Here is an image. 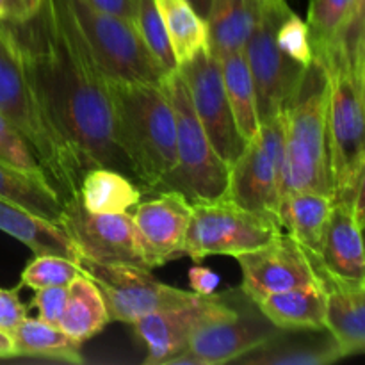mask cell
Here are the masks:
<instances>
[{
    "label": "cell",
    "mask_w": 365,
    "mask_h": 365,
    "mask_svg": "<svg viewBox=\"0 0 365 365\" xmlns=\"http://www.w3.org/2000/svg\"><path fill=\"white\" fill-rule=\"evenodd\" d=\"M7 27L43 106L68 141L91 168H110L134 180L116 141L107 77L86 45L70 0H43L34 16Z\"/></svg>",
    "instance_id": "6da1fadb"
},
{
    "label": "cell",
    "mask_w": 365,
    "mask_h": 365,
    "mask_svg": "<svg viewBox=\"0 0 365 365\" xmlns=\"http://www.w3.org/2000/svg\"><path fill=\"white\" fill-rule=\"evenodd\" d=\"M0 113L31 145L63 203L77 200L82 178L91 166L50 118L4 21H0Z\"/></svg>",
    "instance_id": "7a4b0ae2"
},
{
    "label": "cell",
    "mask_w": 365,
    "mask_h": 365,
    "mask_svg": "<svg viewBox=\"0 0 365 365\" xmlns=\"http://www.w3.org/2000/svg\"><path fill=\"white\" fill-rule=\"evenodd\" d=\"M114 132L143 195H155L177 164L175 113L163 84L107 78Z\"/></svg>",
    "instance_id": "3957f363"
},
{
    "label": "cell",
    "mask_w": 365,
    "mask_h": 365,
    "mask_svg": "<svg viewBox=\"0 0 365 365\" xmlns=\"http://www.w3.org/2000/svg\"><path fill=\"white\" fill-rule=\"evenodd\" d=\"M330 78L324 64L312 57L303 68L282 109L284 159L280 196L310 191L334 198L330 146H328Z\"/></svg>",
    "instance_id": "277c9868"
},
{
    "label": "cell",
    "mask_w": 365,
    "mask_h": 365,
    "mask_svg": "<svg viewBox=\"0 0 365 365\" xmlns=\"http://www.w3.org/2000/svg\"><path fill=\"white\" fill-rule=\"evenodd\" d=\"M314 57L324 64L330 78L328 146L334 200L351 209L356 187L362 184L365 177V73L356 71L337 46H330Z\"/></svg>",
    "instance_id": "5b68a950"
},
{
    "label": "cell",
    "mask_w": 365,
    "mask_h": 365,
    "mask_svg": "<svg viewBox=\"0 0 365 365\" xmlns=\"http://www.w3.org/2000/svg\"><path fill=\"white\" fill-rule=\"evenodd\" d=\"M160 84L175 113L177 164L163 182L159 191H177L191 203L223 198L228 189L230 168L217 155L212 143L207 138L192 109L184 78L178 70H173L166 73Z\"/></svg>",
    "instance_id": "8992f818"
},
{
    "label": "cell",
    "mask_w": 365,
    "mask_h": 365,
    "mask_svg": "<svg viewBox=\"0 0 365 365\" xmlns=\"http://www.w3.org/2000/svg\"><path fill=\"white\" fill-rule=\"evenodd\" d=\"M280 234L277 217L245 209L227 196L192 203L184 257L195 262L212 255L237 259L242 253L267 245Z\"/></svg>",
    "instance_id": "52a82bcc"
},
{
    "label": "cell",
    "mask_w": 365,
    "mask_h": 365,
    "mask_svg": "<svg viewBox=\"0 0 365 365\" xmlns=\"http://www.w3.org/2000/svg\"><path fill=\"white\" fill-rule=\"evenodd\" d=\"M89 52L107 78L160 84L168 71L152 56L134 21L106 13L86 0H70Z\"/></svg>",
    "instance_id": "ba28073f"
},
{
    "label": "cell",
    "mask_w": 365,
    "mask_h": 365,
    "mask_svg": "<svg viewBox=\"0 0 365 365\" xmlns=\"http://www.w3.org/2000/svg\"><path fill=\"white\" fill-rule=\"evenodd\" d=\"M289 11L285 0H262L259 18L242 48L255 84L260 123L282 113L303 71L277 43V29Z\"/></svg>",
    "instance_id": "9c48e42d"
},
{
    "label": "cell",
    "mask_w": 365,
    "mask_h": 365,
    "mask_svg": "<svg viewBox=\"0 0 365 365\" xmlns=\"http://www.w3.org/2000/svg\"><path fill=\"white\" fill-rule=\"evenodd\" d=\"M78 269L102 292L110 321L134 324L143 316L168 307L182 305L196 296L192 291L171 287L152 277V271L125 264H102L86 257L77 259Z\"/></svg>",
    "instance_id": "30bf717a"
},
{
    "label": "cell",
    "mask_w": 365,
    "mask_h": 365,
    "mask_svg": "<svg viewBox=\"0 0 365 365\" xmlns=\"http://www.w3.org/2000/svg\"><path fill=\"white\" fill-rule=\"evenodd\" d=\"M284 159V118L282 113L260 123L230 166L227 198L253 212L277 217Z\"/></svg>",
    "instance_id": "8fae6325"
},
{
    "label": "cell",
    "mask_w": 365,
    "mask_h": 365,
    "mask_svg": "<svg viewBox=\"0 0 365 365\" xmlns=\"http://www.w3.org/2000/svg\"><path fill=\"white\" fill-rule=\"evenodd\" d=\"M278 328L241 289L230 292L228 305L207 319L189 339L187 351L202 365L232 364L278 334Z\"/></svg>",
    "instance_id": "7c38bea8"
},
{
    "label": "cell",
    "mask_w": 365,
    "mask_h": 365,
    "mask_svg": "<svg viewBox=\"0 0 365 365\" xmlns=\"http://www.w3.org/2000/svg\"><path fill=\"white\" fill-rule=\"evenodd\" d=\"M177 70L184 78L192 109L207 138L210 139L217 155L230 168L246 143L235 127L234 114L225 91L220 59L214 56L210 46H205L189 61L178 64Z\"/></svg>",
    "instance_id": "4fadbf2b"
},
{
    "label": "cell",
    "mask_w": 365,
    "mask_h": 365,
    "mask_svg": "<svg viewBox=\"0 0 365 365\" xmlns=\"http://www.w3.org/2000/svg\"><path fill=\"white\" fill-rule=\"evenodd\" d=\"M78 257L102 264H125L148 269L130 212L93 214L77 200L64 203L59 225Z\"/></svg>",
    "instance_id": "5bb4252c"
},
{
    "label": "cell",
    "mask_w": 365,
    "mask_h": 365,
    "mask_svg": "<svg viewBox=\"0 0 365 365\" xmlns=\"http://www.w3.org/2000/svg\"><path fill=\"white\" fill-rule=\"evenodd\" d=\"M237 262L242 273L239 289L253 303H259L274 292L319 284L316 257L303 250L285 232L267 245L239 255Z\"/></svg>",
    "instance_id": "9a60e30c"
},
{
    "label": "cell",
    "mask_w": 365,
    "mask_h": 365,
    "mask_svg": "<svg viewBox=\"0 0 365 365\" xmlns=\"http://www.w3.org/2000/svg\"><path fill=\"white\" fill-rule=\"evenodd\" d=\"M230 292H214L210 296H196L182 305L155 310L132 327L148 349L146 365H166L168 360L187 349L189 339L196 330L228 305Z\"/></svg>",
    "instance_id": "2e32d148"
},
{
    "label": "cell",
    "mask_w": 365,
    "mask_h": 365,
    "mask_svg": "<svg viewBox=\"0 0 365 365\" xmlns=\"http://www.w3.org/2000/svg\"><path fill=\"white\" fill-rule=\"evenodd\" d=\"M132 214L150 271L184 257L192 203L177 191H159Z\"/></svg>",
    "instance_id": "e0dca14e"
},
{
    "label": "cell",
    "mask_w": 365,
    "mask_h": 365,
    "mask_svg": "<svg viewBox=\"0 0 365 365\" xmlns=\"http://www.w3.org/2000/svg\"><path fill=\"white\" fill-rule=\"evenodd\" d=\"M316 267L327 298L324 328L341 346L346 359L360 355L365 349V282L330 273L317 257Z\"/></svg>",
    "instance_id": "ac0fdd59"
},
{
    "label": "cell",
    "mask_w": 365,
    "mask_h": 365,
    "mask_svg": "<svg viewBox=\"0 0 365 365\" xmlns=\"http://www.w3.org/2000/svg\"><path fill=\"white\" fill-rule=\"evenodd\" d=\"M342 359L344 353L328 330H280L235 364L330 365Z\"/></svg>",
    "instance_id": "d6986e66"
},
{
    "label": "cell",
    "mask_w": 365,
    "mask_h": 365,
    "mask_svg": "<svg viewBox=\"0 0 365 365\" xmlns=\"http://www.w3.org/2000/svg\"><path fill=\"white\" fill-rule=\"evenodd\" d=\"M331 209V196L310 191L287 192L278 200L277 220L282 232L294 239L310 255L319 257Z\"/></svg>",
    "instance_id": "ffe728a7"
},
{
    "label": "cell",
    "mask_w": 365,
    "mask_h": 365,
    "mask_svg": "<svg viewBox=\"0 0 365 365\" xmlns=\"http://www.w3.org/2000/svg\"><path fill=\"white\" fill-rule=\"evenodd\" d=\"M319 262L337 277L365 282L362 228L353 217L351 209L342 202L334 200Z\"/></svg>",
    "instance_id": "44dd1931"
},
{
    "label": "cell",
    "mask_w": 365,
    "mask_h": 365,
    "mask_svg": "<svg viewBox=\"0 0 365 365\" xmlns=\"http://www.w3.org/2000/svg\"><path fill=\"white\" fill-rule=\"evenodd\" d=\"M0 230L31 248L36 255H59L77 262L78 252L66 232L52 221L29 212L0 196Z\"/></svg>",
    "instance_id": "7402d4cb"
},
{
    "label": "cell",
    "mask_w": 365,
    "mask_h": 365,
    "mask_svg": "<svg viewBox=\"0 0 365 365\" xmlns=\"http://www.w3.org/2000/svg\"><path fill=\"white\" fill-rule=\"evenodd\" d=\"M255 305L278 330H327V298L321 280L319 284L274 292Z\"/></svg>",
    "instance_id": "603a6c76"
},
{
    "label": "cell",
    "mask_w": 365,
    "mask_h": 365,
    "mask_svg": "<svg viewBox=\"0 0 365 365\" xmlns=\"http://www.w3.org/2000/svg\"><path fill=\"white\" fill-rule=\"evenodd\" d=\"M262 0H210L207 11L209 46L220 57L245 48Z\"/></svg>",
    "instance_id": "cb8c5ba5"
},
{
    "label": "cell",
    "mask_w": 365,
    "mask_h": 365,
    "mask_svg": "<svg viewBox=\"0 0 365 365\" xmlns=\"http://www.w3.org/2000/svg\"><path fill=\"white\" fill-rule=\"evenodd\" d=\"M0 196L29 212L61 225L64 203L45 175L31 173L0 159Z\"/></svg>",
    "instance_id": "d4e9b609"
},
{
    "label": "cell",
    "mask_w": 365,
    "mask_h": 365,
    "mask_svg": "<svg viewBox=\"0 0 365 365\" xmlns=\"http://www.w3.org/2000/svg\"><path fill=\"white\" fill-rule=\"evenodd\" d=\"M143 200L138 182L110 168L96 166L84 175L78 202L88 212L120 214L134 209Z\"/></svg>",
    "instance_id": "484cf974"
},
{
    "label": "cell",
    "mask_w": 365,
    "mask_h": 365,
    "mask_svg": "<svg viewBox=\"0 0 365 365\" xmlns=\"http://www.w3.org/2000/svg\"><path fill=\"white\" fill-rule=\"evenodd\" d=\"M110 323L102 292L84 274L68 285V299L59 328L77 342H86Z\"/></svg>",
    "instance_id": "4316f807"
},
{
    "label": "cell",
    "mask_w": 365,
    "mask_h": 365,
    "mask_svg": "<svg viewBox=\"0 0 365 365\" xmlns=\"http://www.w3.org/2000/svg\"><path fill=\"white\" fill-rule=\"evenodd\" d=\"M220 66L235 127L242 141L248 143L259 132L260 120L259 110H257L255 84H253L245 52L237 50V52L220 57Z\"/></svg>",
    "instance_id": "83f0119b"
},
{
    "label": "cell",
    "mask_w": 365,
    "mask_h": 365,
    "mask_svg": "<svg viewBox=\"0 0 365 365\" xmlns=\"http://www.w3.org/2000/svg\"><path fill=\"white\" fill-rule=\"evenodd\" d=\"M14 356L52 360V362L82 364L81 342L64 334L59 327L43 323L41 319L25 317L11 334Z\"/></svg>",
    "instance_id": "f1b7e54d"
},
{
    "label": "cell",
    "mask_w": 365,
    "mask_h": 365,
    "mask_svg": "<svg viewBox=\"0 0 365 365\" xmlns=\"http://www.w3.org/2000/svg\"><path fill=\"white\" fill-rule=\"evenodd\" d=\"M155 6L163 18L177 66L209 46L205 18L189 0H155Z\"/></svg>",
    "instance_id": "f546056e"
},
{
    "label": "cell",
    "mask_w": 365,
    "mask_h": 365,
    "mask_svg": "<svg viewBox=\"0 0 365 365\" xmlns=\"http://www.w3.org/2000/svg\"><path fill=\"white\" fill-rule=\"evenodd\" d=\"M351 0H310L307 29H309L312 56L323 53L335 41L339 29L344 24Z\"/></svg>",
    "instance_id": "4dcf8cb0"
},
{
    "label": "cell",
    "mask_w": 365,
    "mask_h": 365,
    "mask_svg": "<svg viewBox=\"0 0 365 365\" xmlns=\"http://www.w3.org/2000/svg\"><path fill=\"white\" fill-rule=\"evenodd\" d=\"M134 25L145 45L152 52V56L159 61L160 66L168 73L177 70V61H175L173 50H171L170 39H168L166 29H164L155 0H138Z\"/></svg>",
    "instance_id": "1f68e13d"
},
{
    "label": "cell",
    "mask_w": 365,
    "mask_h": 365,
    "mask_svg": "<svg viewBox=\"0 0 365 365\" xmlns=\"http://www.w3.org/2000/svg\"><path fill=\"white\" fill-rule=\"evenodd\" d=\"M81 274L75 260L59 255H36L21 271V285L38 291L53 285H70Z\"/></svg>",
    "instance_id": "d6a6232c"
},
{
    "label": "cell",
    "mask_w": 365,
    "mask_h": 365,
    "mask_svg": "<svg viewBox=\"0 0 365 365\" xmlns=\"http://www.w3.org/2000/svg\"><path fill=\"white\" fill-rule=\"evenodd\" d=\"M277 43L282 52L291 61L298 63L299 66H309V63L312 61L314 56L309 29H307L305 21L292 11H289L284 20L280 21V25H278Z\"/></svg>",
    "instance_id": "836d02e7"
},
{
    "label": "cell",
    "mask_w": 365,
    "mask_h": 365,
    "mask_svg": "<svg viewBox=\"0 0 365 365\" xmlns=\"http://www.w3.org/2000/svg\"><path fill=\"white\" fill-rule=\"evenodd\" d=\"M0 159L31 173L45 175L31 145L2 113H0Z\"/></svg>",
    "instance_id": "e575fe53"
},
{
    "label": "cell",
    "mask_w": 365,
    "mask_h": 365,
    "mask_svg": "<svg viewBox=\"0 0 365 365\" xmlns=\"http://www.w3.org/2000/svg\"><path fill=\"white\" fill-rule=\"evenodd\" d=\"M66 299V285H53V287L38 289L34 294V299H32V305L38 309V319H41L46 324H52V327H59Z\"/></svg>",
    "instance_id": "d590c367"
},
{
    "label": "cell",
    "mask_w": 365,
    "mask_h": 365,
    "mask_svg": "<svg viewBox=\"0 0 365 365\" xmlns=\"http://www.w3.org/2000/svg\"><path fill=\"white\" fill-rule=\"evenodd\" d=\"M27 317V307L20 302L18 289H0V331L11 335Z\"/></svg>",
    "instance_id": "8d00e7d4"
},
{
    "label": "cell",
    "mask_w": 365,
    "mask_h": 365,
    "mask_svg": "<svg viewBox=\"0 0 365 365\" xmlns=\"http://www.w3.org/2000/svg\"><path fill=\"white\" fill-rule=\"evenodd\" d=\"M43 0H0V21L21 24L34 16Z\"/></svg>",
    "instance_id": "74e56055"
},
{
    "label": "cell",
    "mask_w": 365,
    "mask_h": 365,
    "mask_svg": "<svg viewBox=\"0 0 365 365\" xmlns=\"http://www.w3.org/2000/svg\"><path fill=\"white\" fill-rule=\"evenodd\" d=\"M189 287L198 296H210L220 287V274L203 266H192L189 269Z\"/></svg>",
    "instance_id": "f35d334b"
},
{
    "label": "cell",
    "mask_w": 365,
    "mask_h": 365,
    "mask_svg": "<svg viewBox=\"0 0 365 365\" xmlns=\"http://www.w3.org/2000/svg\"><path fill=\"white\" fill-rule=\"evenodd\" d=\"M86 2L91 4L96 9L127 18L130 21H134L135 6H138V0H86Z\"/></svg>",
    "instance_id": "ab89813d"
},
{
    "label": "cell",
    "mask_w": 365,
    "mask_h": 365,
    "mask_svg": "<svg viewBox=\"0 0 365 365\" xmlns=\"http://www.w3.org/2000/svg\"><path fill=\"white\" fill-rule=\"evenodd\" d=\"M14 356V346L11 335L0 331V359H11Z\"/></svg>",
    "instance_id": "60d3db41"
},
{
    "label": "cell",
    "mask_w": 365,
    "mask_h": 365,
    "mask_svg": "<svg viewBox=\"0 0 365 365\" xmlns=\"http://www.w3.org/2000/svg\"><path fill=\"white\" fill-rule=\"evenodd\" d=\"M189 2L192 4V7H195V9L198 11V13L202 14L203 18L207 16V11H209L210 0H189Z\"/></svg>",
    "instance_id": "b9f144b4"
}]
</instances>
